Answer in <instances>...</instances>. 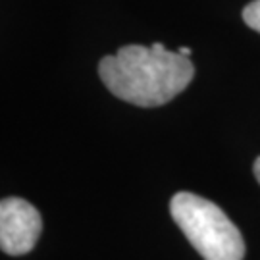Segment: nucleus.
I'll return each instance as SVG.
<instances>
[{"label": "nucleus", "instance_id": "f257e3e1", "mask_svg": "<svg viewBox=\"0 0 260 260\" xmlns=\"http://www.w3.org/2000/svg\"><path fill=\"white\" fill-rule=\"evenodd\" d=\"M99 75L114 96L143 108L170 103L195 77L191 60L179 50L170 52L162 43L152 47L127 45L104 56Z\"/></svg>", "mask_w": 260, "mask_h": 260}, {"label": "nucleus", "instance_id": "f03ea898", "mask_svg": "<svg viewBox=\"0 0 260 260\" xmlns=\"http://www.w3.org/2000/svg\"><path fill=\"white\" fill-rule=\"evenodd\" d=\"M174 222L205 260H243L241 232L218 205L193 193H177L170 203Z\"/></svg>", "mask_w": 260, "mask_h": 260}, {"label": "nucleus", "instance_id": "7ed1b4c3", "mask_svg": "<svg viewBox=\"0 0 260 260\" xmlns=\"http://www.w3.org/2000/svg\"><path fill=\"white\" fill-rule=\"evenodd\" d=\"M43 230L41 214L35 206L18 199L8 197L0 203V247L6 254L19 256L29 252Z\"/></svg>", "mask_w": 260, "mask_h": 260}, {"label": "nucleus", "instance_id": "20e7f679", "mask_svg": "<svg viewBox=\"0 0 260 260\" xmlns=\"http://www.w3.org/2000/svg\"><path fill=\"white\" fill-rule=\"evenodd\" d=\"M243 19L251 29L260 33V0H254L243 10Z\"/></svg>", "mask_w": 260, "mask_h": 260}, {"label": "nucleus", "instance_id": "39448f33", "mask_svg": "<svg viewBox=\"0 0 260 260\" xmlns=\"http://www.w3.org/2000/svg\"><path fill=\"white\" fill-rule=\"evenodd\" d=\"M252 172H254V176H256V179H258L260 183V156L254 160V166H252Z\"/></svg>", "mask_w": 260, "mask_h": 260}, {"label": "nucleus", "instance_id": "423d86ee", "mask_svg": "<svg viewBox=\"0 0 260 260\" xmlns=\"http://www.w3.org/2000/svg\"><path fill=\"white\" fill-rule=\"evenodd\" d=\"M179 52H181L183 56H189V54H191V48L183 47V48H179Z\"/></svg>", "mask_w": 260, "mask_h": 260}]
</instances>
